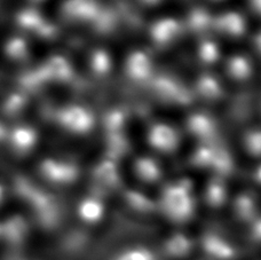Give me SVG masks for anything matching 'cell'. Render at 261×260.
<instances>
[{"mask_svg": "<svg viewBox=\"0 0 261 260\" xmlns=\"http://www.w3.org/2000/svg\"><path fill=\"white\" fill-rule=\"evenodd\" d=\"M165 211L172 220L186 221L192 215L193 207L190 198L181 190H173L165 198Z\"/></svg>", "mask_w": 261, "mask_h": 260, "instance_id": "6da1fadb", "label": "cell"}, {"mask_svg": "<svg viewBox=\"0 0 261 260\" xmlns=\"http://www.w3.org/2000/svg\"><path fill=\"white\" fill-rule=\"evenodd\" d=\"M202 247L205 253L214 260H232L236 256L235 249L229 243L212 234L204 236Z\"/></svg>", "mask_w": 261, "mask_h": 260, "instance_id": "7a4b0ae2", "label": "cell"}, {"mask_svg": "<svg viewBox=\"0 0 261 260\" xmlns=\"http://www.w3.org/2000/svg\"><path fill=\"white\" fill-rule=\"evenodd\" d=\"M2 234L9 244L21 245L28 235V225L21 217H13L2 228Z\"/></svg>", "mask_w": 261, "mask_h": 260, "instance_id": "3957f363", "label": "cell"}, {"mask_svg": "<svg viewBox=\"0 0 261 260\" xmlns=\"http://www.w3.org/2000/svg\"><path fill=\"white\" fill-rule=\"evenodd\" d=\"M193 244L187 236L182 234H174L166 240L164 244L165 253L172 258L180 259L187 257L192 251Z\"/></svg>", "mask_w": 261, "mask_h": 260, "instance_id": "277c9868", "label": "cell"}, {"mask_svg": "<svg viewBox=\"0 0 261 260\" xmlns=\"http://www.w3.org/2000/svg\"><path fill=\"white\" fill-rule=\"evenodd\" d=\"M35 141V134L30 132L29 129H20V131L15 132L14 134V146L17 149H29V148L34 145Z\"/></svg>", "mask_w": 261, "mask_h": 260, "instance_id": "5b68a950", "label": "cell"}, {"mask_svg": "<svg viewBox=\"0 0 261 260\" xmlns=\"http://www.w3.org/2000/svg\"><path fill=\"white\" fill-rule=\"evenodd\" d=\"M116 260H155V257L147 249L135 248L123 252Z\"/></svg>", "mask_w": 261, "mask_h": 260, "instance_id": "8992f818", "label": "cell"}, {"mask_svg": "<svg viewBox=\"0 0 261 260\" xmlns=\"http://www.w3.org/2000/svg\"><path fill=\"white\" fill-rule=\"evenodd\" d=\"M81 215L84 220L94 222L101 216V207L95 203H86L81 209Z\"/></svg>", "mask_w": 261, "mask_h": 260, "instance_id": "52a82bcc", "label": "cell"}, {"mask_svg": "<svg viewBox=\"0 0 261 260\" xmlns=\"http://www.w3.org/2000/svg\"><path fill=\"white\" fill-rule=\"evenodd\" d=\"M252 238L257 242H261V220L254 225L252 230Z\"/></svg>", "mask_w": 261, "mask_h": 260, "instance_id": "ba28073f", "label": "cell"}, {"mask_svg": "<svg viewBox=\"0 0 261 260\" xmlns=\"http://www.w3.org/2000/svg\"><path fill=\"white\" fill-rule=\"evenodd\" d=\"M253 7L257 9L259 13H261V0H252Z\"/></svg>", "mask_w": 261, "mask_h": 260, "instance_id": "9c48e42d", "label": "cell"}, {"mask_svg": "<svg viewBox=\"0 0 261 260\" xmlns=\"http://www.w3.org/2000/svg\"><path fill=\"white\" fill-rule=\"evenodd\" d=\"M0 234H2V227H0Z\"/></svg>", "mask_w": 261, "mask_h": 260, "instance_id": "30bf717a", "label": "cell"}, {"mask_svg": "<svg viewBox=\"0 0 261 260\" xmlns=\"http://www.w3.org/2000/svg\"><path fill=\"white\" fill-rule=\"evenodd\" d=\"M0 198H2V192H0Z\"/></svg>", "mask_w": 261, "mask_h": 260, "instance_id": "8fae6325", "label": "cell"}, {"mask_svg": "<svg viewBox=\"0 0 261 260\" xmlns=\"http://www.w3.org/2000/svg\"><path fill=\"white\" fill-rule=\"evenodd\" d=\"M35 2H39V0H35Z\"/></svg>", "mask_w": 261, "mask_h": 260, "instance_id": "7c38bea8", "label": "cell"}]
</instances>
